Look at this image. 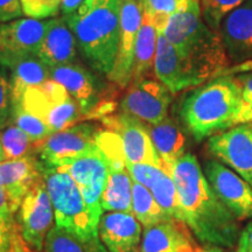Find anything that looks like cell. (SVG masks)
I'll use <instances>...</instances> for the list:
<instances>
[{
  "label": "cell",
  "mask_w": 252,
  "mask_h": 252,
  "mask_svg": "<svg viewBox=\"0 0 252 252\" xmlns=\"http://www.w3.org/2000/svg\"><path fill=\"white\" fill-rule=\"evenodd\" d=\"M9 94L11 106L18 104L28 88L42 86L50 80L49 67L39 56H31L18 62L9 69Z\"/></svg>",
  "instance_id": "cell-25"
},
{
  "label": "cell",
  "mask_w": 252,
  "mask_h": 252,
  "mask_svg": "<svg viewBox=\"0 0 252 252\" xmlns=\"http://www.w3.org/2000/svg\"><path fill=\"white\" fill-rule=\"evenodd\" d=\"M196 248L190 229L180 220H168L145 228L140 252H194Z\"/></svg>",
  "instance_id": "cell-20"
},
{
  "label": "cell",
  "mask_w": 252,
  "mask_h": 252,
  "mask_svg": "<svg viewBox=\"0 0 252 252\" xmlns=\"http://www.w3.org/2000/svg\"><path fill=\"white\" fill-rule=\"evenodd\" d=\"M37 56L49 68L77 63V41L64 18L49 19Z\"/></svg>",
  "instance_id": "cell-21"
},
{
  "label": "cell",
  "mask_w": 252,
  "mask_h": 252,
  "mask_svg": "<svg viewBox=\"0 0 252 252\" xmlns=\"http://www.w3.org/2000/svg\"><path fill=\"white\" fill-rule=\"evenodd\" d=\"M100 128L90 123L72 125L65 130L54 132L35 151L43 165L60 167L93 152L97 147V134Z\"/></svg>",
  "instance_id": "cell-8"
},
{
  "label": "cell",
  "mask_w": 252,
  "mask_h": 252,
  "mask_svg": "<svg viewBox=\"0 0 252 252\" xmlns=\"http://www.w3.org/2000/svg\"><path fill=\"white\" fill-rule=\"evenodd\" d=\"M158 39H159V32L149 15L143 12V20L134 46L132 78L149 75L151 71L154 70Z\"/></svg>",
  "instance_id": "cell-26"
},
{
  "label": "cell",
  "mask_w": 252,
  "mask_h": 252,
  "mask_svg": "<svg viewBox=\"0 0 252 252\" xmlns=\"http://www.w3.org/2000/svg\"><path fill=\"white\" fill-rule=\"evenodd\" d=\"M219 33L231 61L252 60V0H245L220 25Z\"/></svg>",
  "instance_id": "cell-18"
},
{
  "label": "cell",
  "mask_w": 252,
  "mask_h": 252,
  "mask_svg": "<svg viewBox=\"0 0 252 252\" xmlns=\"http://www.w3.org/2000/svg\"><path fill=\"white\" fill-rule=\"evenodd\" d=\"M18 104L45 122L53 133L70 127L82 117L76 100L52 78L42 86L28 88Z\"/></svg>",
  "instance_id": "cell-6"
},
{
  "label": "cell",
  "mask_w": 252,
  "mask_h": 252,
  "mask_svg": "<svg viewBox=\"0 0 252 252\" xmlns=\"http://www.w3.org/2000/svg\"><path fill=\"white\" fill-rule=\"evenodd\" d=\"M235 252H252V222L249 223L239 234Z\"/></svg>",
  "instance_id": "cell-40"
},
{
  "label": "cell",
  "mask_w": 252,
  "mask_h": 252,
  "mask_svg": "<svg viewBox=\"0 0 252 252\" xmlns=\"http://www.w3.org/2000/svg\"><path fill=\"white\" fill-rule=\"evenodd\" d=\"M24 14L21 0H0V25L20 19Z\"/></svg>",
  "instance_id": "cell-37"
},
{
  "label": "cell",
  "mask_w": 252,
  "mask_h": 252,
  "mask_svg": "<svg viewBox=\"0 0 252 252\" xmlns=\"http://www.w3.org/2000/svg\"><path fill=\"white\" fill-rule=\"evenodd\" d=\"M0 187H2V179H1V175H0Z\"/></svg>",
  "instance_id": "cell-45"
},
{
  "label": "cell",
  "mask_w": 252,
  "mask_h": 252,
  "mask_svg": "<svg viewBox=\"0 0 252 252\" xmlns=\"http://www.w3.org/2000/svg\"><path fill=\"white\" fill-rule=\"evenodd\" d=\"M151 191L158 204L167 214V216L171 217L172 220L184 222V213H182L180 200H179L178 189L171 174L165 173L153 186Z\"/></svg>",
  "instance_id": "cell-29"
},
{
  "label": "cell",
  "mask_w": 252,
  "mask_h": 252,
  "mask_svg": "<svg viewBox=\"0 0 252 252\" xmlns=\"http://www.w3.org/2000/svg\"><path fill=\"white\" fill-rule=\"evenodd\" d=\"M24 14L28 18L56 17L61 11L62 0H21Z\"/></svg>",
  "instance_id": "cell-36"
},
{
  "label": "cell",
  "mask_w": 252,
  "mask_h": 252,
  "mask_svg": "<svg viewBox=\"0 0 252 252\" xmlns=\"http://www.w3.org/2000/svg\"><path fill=\"white\" fill-rule=\"evenodd\" d=\"M188 0H140L141 8L152 20L159 33H162L169 18Z\"/></svg>",
  "instance_id": "cell-31"
},
{
  "label": "cell",
  "mask_w": 252,
  "mask_h": 252,
  "mask_svg": "<svg viewBox=\"0 0 252 252\" xmlns=\"http://www.w3.org/2000/svg\"><path fill=\"white\" fill-rule=\"evenodd\" d=\"M63 18L90 67L109 76L118 54L121 0H84Z\"/></svg>",
  "instance_id": "cell-4"
},
{
  "label": "cell",
  "mask_w": 252,
  "mask_h": 252,
  "mask_svg": "<svg viewBox=\"0 0 252 252\" xmlns=\"http://www.w3.org/2000/svg\"><path fill=\"white\" fill-rule=\"evenodd\" d=\"M14 219H0V252H32Z\"/></svg>",
  "instance_id": "cell-34"
},
{
  "label": "cell",
  "mask_w": 252,
  "mask_h": 252,
  "mask_svg": "<svg viewBox=\"0 0 252 252\" xmlns=\"http://www.w3.org/2000/svg\"><path fill=\"white\" fill-rule=\"evenodd\" d=\"M171 175L178 189L185 224L198 241L220 248L238 242V220L216 196L197 158L185 153L173 166Z\"/></svg>",
  "instance_id": "cell-1"
},
{
  "label": "cell",
  "mask_w": 252,
  "mask_h": 252,
  "mask_svg": "<svg viewBox=\"0 0 252 252\" xmlns=\"http://www.w3.org/2000/svg\"><path fill=\"white\" fill-rule=\"evenodd\" d=\"M11 119L14 125L21 128L31 138L35 146L37 144L42 143L46 138H48L53 133L45 122L25 110L20 104L11 106Z\"/></svg>",
  "instance_id": "cell-30"
},
{
  "label": "cell",
  "mask_w": 252,
  "mask_h": 252,
  "mask_svg": "<svg viewBox=\"0 0 252 252\" xmlns=\"http://www.w3.org/2000/svg\"><path fill=\"white\" fill-rule=\"evenodd\" d=\"M4 161V159H2V153H1V147H0V163Z\"/></svg>",
  "instance_id": "cell-44"
},
{
  "label": "cell",
  "mask_w": 252,
  "mask_h": 252,
  "mask_svg": "<svg viewBox=\"0 0 252 252\" xmlns=\"http://www.w3.org/2000/svg\"><path fill=\"white\" fill-rule=\"evenodd\" d=\"M9 116H11L9 83L4 75L0 74V128H4Z\"/></svg>",
  "instance_id": "cell-38"
},
{
  "label": "cell",
  "mask_w": 252,
  "mask_h": 252,
  "mask_svg": "<svg viewBox=\"0 0 252 252\" xmlns=\"http://www.w3.org/2000/svg\"><path fill=\"white\" fill-rule=\"evenodd\" d=\"M208 151L252 188V123L241 124L208 139Z\"/></svg>",
  "instance_id": "cell-12"
},
{
  "label": "cell",
  "mask_w": 252,
  "mask_h": 252,
  "mask_svg": "<svg viewBox=\"0 0 252 252\" xmlns=\"http://www.w3.org/2000/svg\"><path fill=\"white\" fill-rule=\"evenodd\" d=\"M154 75L172 94L193 88L180 55L162 33L158 39Z\"/></svg>",
  "instance_id": "cell-22"
},
{
  "label": "cell",
  "mask_w": 252,
  "mask_h": 252,
  "mask_svg": "<svg viewBox=\"0 0 252 252\" xmlns=\"http://www.w3.org/2000/svg\"><path fill=\"white\" fill-rule=\"evenodd\" d=\"M42 163V162H41ZM42 176L54 208L55 223L81 243H93L98 236V224L71 175L61 167L42 163Z\"/></svg>",
  "instance_id": "cell-5"
},
{
  "label": "cell",
  "mask_w": 252,
  "mask_h": 252,
  "mask_svg": "<svg viewBox=\"0 0 252 252\" xmlns=\"http://www.w3.org/2000/svg\"><path fill=\"white\" fill-rule=\"evenodd\" d=\"M162 34L180 55L193 87L217 77L228 67L224 42L204 23L200 0H188L172 14Z\"/></svg>",
  "instance_id": "cell-2"
},
{
  "label": "cell",
  "mask_w": 252,
  "mask_h": 252,
  "mask_svg": "<svg viewBox=\"0 0 252 252\" xmlns=\"http://www.w3.org/2000/svg\"><path fill=\"white\" fill-rule=\"evenodd\" d=\"M245 0H200L201 14L208 26L219 32L222 20Z\"/></svg>",
  "instance_id": "cell-32"
},
{
  "label": "cell",
  "mask_w": 252,
  "mask_h": 252,
  "mask_svg": "<svg viewBox=\"0 0 252 252\" xmlns=\"http://www.w3.org/2000/svg\"><path fill=\"white\" fill-rule=\"evenodd\" d=\"M210 187L238 220L252 219V188L238 174L217 160L204 163Z\"/></svg>",
  "instance_id": "cell-13"
},
{
  "label": "cell",
  "mask_w": 252,
  "mask_h": 252,
  "mask_svg": "<svg viewBox=\"0 0 252 252\" xmlns=\"http://www.w3.org/2000/svg\"><path fill=\"white\" fill-rule=\"evenodd\" d=\"M0 175L12 212L15 214L28 191L43 179L42 163L32 156L2 161L0 163Z\"/></svg>",
  "instance_id": "cell-19"
},
{
  "label": "cell",
  "mask_w": 252,
  "mask_h": 252,
  "mask_svg": "<svg viewBox=\"0 0 252 252\" xmlns=\"http://www.w3.org/2000/svg\"><path fill=\"white\" fill-rule=\"evenodd\" d=\"M0 219L12 220L14 219V213L12 212L11 204H9L8 195L6 193L4 187H0Z\"/></svg>",
  "instance_id": "cell-41"
},
{
  "label": "cell",
  "mask_w": 252,
  "mask_h": 252,
  "mask_svg": "<svg viewBox=\"0 0 252 252\" xmlns=\"http://www.w3.org/2000/svg\"><path fill=\"white\" fill-rule=\"evenodd\" d=\"M0 147L4 161L17 160L31 156L35 144L17 125H11L0 132Z\"/></svg>",
  "instance_id": "cell-28"
},
{
  "label": "cell",
  "mask_w": 252,
  "mask_h": 252,
  "mask_svg": "<svg viewBox=\"0 0 252 252\" xmlns=\"http://www.w3.org/2000/svg\"><path fill=\"white\" fill-rule=\"evenodd\" d=\"M127 169L133 181L143 185L150 190L157 184V181L167 173L163 167L152 163H127Z\"/></svg>",
  "instance_id": "cell-35"
},
{
  "label": "cell",
  "mask_w": 252,
  "mask_h": 252,
  "mask_svg": "<svg viewBox=\"0 0 252 252\" xmlns=\"http://www.w3.org/2000/svg\"><path fill=\"white\" fill-rule=\"evenodd\" d=\"M43 252H84V249L74 235L55 224L45 239Z\"/></svg>",
  "instance_id": "cell-33"
},
{
  "label": "cell",
  "mask_w": 252,
  "mask_h": 252,
  "mask_svg": "<svg viewBox=\"0 0 252 252\" xmlns=\"http://www.w3.org/2000/svg\"><path fill=\"white\" fill-rule=\"evenodd\" d=\"M132 214L145 228L172 220L158 204L152 191L135 181L132 187Z\"/></svg>",
  "instance_id": "cell-27"
},
{
  "label": "cell",
  "mask_w": 252,
  "mask_h": 252,
  "mask_svg": "<svg viewBox=\"0 0 252 252\" xmlns=\"http://www.w3.org/2000/svg\"><path fill=\"white\" fill-rule=\"evenodd\" d=\"M237 80L242 88V97L245 108V124L252 123V74L242 75Z\"/></svg>",
  "instance_id": "cell-39"
},
{
  "label": "cell",
  "mask_w": 252,
  "mask_h": 252,
  "mask_svg": "<svg viewBox=\"0 0 252 252\" xmlns=\"http://www.w3.org/2000/svg\"><path fill=\"white\" fill-rule=\"evenodd\" d=\"M18 225L32 251L41 252L54 223V208L45 180H40L24 197L18 209Z\"/></svg>",
  "instance_id": "cell-10"
},
{
  "label": "cell",
  "mask_w": 252,
  "mask_h": 252,
  "mask_svg": "<svg viewBox=\"0 0 252 252\" xmlns=\"http://www.w3.org/2000/svg\"><path fill=\"white\" fill-rule=\"evenodd\" d=\"M171 94L165 84L151 74L132 78L121 102L122 111L145 124H158L168 117Z\"/></svg>",
  "instance_id": "cell-7"
},
{
  "label": "cell",
  "mask_w": 252,
  "mask_h": 252,
  "mask_svg": "<svg viewBox=\"0 0 252 252\" xmlns=\"http://www.w3.org/2000/svg\"><path fill=\"white\" fill-rule=\"evenodd\" d=\"M103 124L106 130L115 132L121 138L126 163H152L163 167L145 123L122 112L105 116Z\"/></svg>",
  "instance_id": "cell-15"
},
{
  "label": "cell",
  "mask_w": 252,
  "mask_h": 252,
  "mask_svg": "<svg viewBox=\"0 0 252 252\" xmlns=\"http://www.w3.org/2000/svg\"><path fill=\"white\" fill-rule=\"evenodd\" d=\"M98 236L110 252H140L141 224L132 213H103Z\"/></svg>",
  "instance_id": "cell-17"
},
{
  "label": "cell",
  "mask_w": 252,
  "mask_h": 252,
  "mask_svg": "<svg viewBox=\"0 0 252 252\" xmlns=\"http://www.w3.org/2000/svg\"><path fill=\"white\" fill-rule=\"evenodd\" d=\"M133 179L126 161L109 162V173L102 194V209L106 212L132 213Z\"/></svg>",
  "instance_id": "cell-24"
},
{
  "label": "cell",
  "mask_w": 252,
  "mask_h": 252,
  "mask_svg": "<svg viewBox=\"0 0 252 252\" xmlns=\"http://www.w3.org/2000/svg\"><path fill=\"white\" fill-rule=\"evenodd\" d=\"M84 0H62L61 4V13L63 15L70 14L80 6Z\"/></svg>",
  "instance_id": "cell-42"
},
{
  "label": "cell",
  "mask_w": 252,
  "mask_h": 252,
  "mask_svg": "<svg viewBox=\"0 0 252 252\" xmlns=\"http://www.w3.org/2000/svg\"><path fill=\"white\" fill-rule=\"evenodd\" d=\"M49 70L52 80L65 88L68 94L80 105L82 113L87 115L88 118L102 110L104 112L109 111L111 102L104 100L98 80L84 65L70 63L50 67Z\"/></svg>",
  "instance_id": "cell-14"
},
{
  "label": "cell",
  "mask_w": 252,
  "mask_h": 252,
  "mask_svg": "<svg viewBox=\"0 0 252 252\" xmlns=\"http://www.w3.org/2000/svg\"><path fill=\"white\" fill-rule=\"evenodd\" d=\"M180 117L196 141L245 124V108L237 77L217 76L182 98Z\"/></svg>",
  "instance_id": "cell-3"
},
{
  "label": "cell",
  "mask_w": 252,
  "mask_h": 252,
  "mask_svg": "<svg viewBox=\"0 0 252 252\" xmlns=\"http://www.w3.org/2000/svg\"><path fill=\"white\" fill-rule=\"evenodd\" d=\"M68 172L80 188L94 222L98 224L103 215L102 194L109 173V160L97 146L93 152L60 166Z\"/></svg>",
  "instance_id": "cell-11"
},
{
  "label": "cell",
  "mask_w": 252,
  "mask_h": 252,
  "mask_svg": "<svg viewBox=\"0 0 252 252\" xmlns=\"http://www.w3.org/2000/svg\"><path fill=\"white\" fill-rule=\"evenodd\" d=\"M158 156L163 168L171 174L175 162L186 153V135L175 121L167 117L154 125L146 124Z\"/></svg>",
  "instance_id": "cell-23"
},
{
  "label": "cell",
  "mask_w": 252,
  "mask_h": 252,
  "mask_svg": "<svg viewBox=\"0 0 252 252\" xmlns=\"http://www.w3.org/2000/svg\"><path fill=\"white\" fill-rule=\"evenodd\" d=\"M48 20L20 18L0 25V67L11 69L18 62L37 56Z\"/></svg>",
  "instance_id": "cell-9"
},
{
  "label": "cell",
  "mask_w": 252,
  "mask_h": 252,
  "mask_svg": "<svg viewBox=\"0 0 252 252\" xmlns=\"http://www.w3.org/2000/svg\"><path fill=\"white\" fill-rule=\"evenodd\" d=\"M194 252H223V249L217 245L206 244L204 247H197Z\"/></svg>",
  "instance_id": "cell-43"
},
{
  "label": "cell",
  "mask_w": 252,
  "mask_h": 252,
  "mask_svg": "<svg viewBox=\"0 0 252 252\" xmlns=\"http://www.w3.org/2000/svg\"><path fill=\"white\" fill-rule=\"evenodd\" d=\"M143 8L140 0H121V30L118 54L109 80L119 88H126L132 78L134 46L139 33Z\"/></svg>",
  "instance_id": "cell-16"
}]
</instances>
